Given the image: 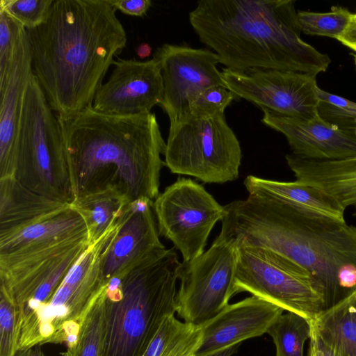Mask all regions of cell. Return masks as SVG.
<instances>
[{
    "label": "cell",
    "mask_w": 356,
    "mask_h": 356,
    "mask_svg": "<svg viewBox=\"0 0 356 356\" xmlns=\"http://www.w3.org/2000/svg\"><path fill=\"white\" fill-rule=\"evenodd\" d=\"M14 356H46L40 346H35L25 349H19Z\"/></svg>",
    "instance_id": "cell-36"
},
{
    "label": "cell",
    "mask_w": 356,
    "mask_h": 356,
    "mask_svg": "<svg viewBox=\"0 0 356 356\" xmlns=\"http://www.w3.org/2000/svg\"><path fill=\"white\" fill-rule=\"evenodd\" d=\"M227 88L259 106L285 116L304 120L319 115L316 74L275 69L222 71Z\"/></svg>",
    "instance_id": "cell-11"
},
{
    "label": "cell",
    "mask_w": 356,
    "mask_h": 356,
    "mask_svg": "<svg viewBox=\"0 0 356 356\" xmlns=\"http://www.w3.org/2000/svg\"><path fill=\"white\" fill-rule=\"evenodd\" d=\"M239 344L234 345L207 356H232L237 352Z\"/></svg>",
    "instance_id": "cell-38"
},
{
    "label": "cell",
    "mask_w": 356,
    "mask_h": 356,
    "mask_svg": "<svg viewBox=\"0 0 356 356\" xmlns=\"http://www.w3.org/2000/svg\"><path fill=\"white\" fill-rule=\"evenodd\" d=\"M154 201L130 202L119 219L118 231L104 252L102 273L107 284L127 274L153 253L165 249L159 239Z\"/></svg>",
    "instance_id": "cell-14"
},
{
    "label": "cell",
    "mask_w": 356,
    "mask_h": 356,
    "mask_svg": "<svg viewBox=\"0 0 356 356\" xmlns=\"http://www.w3.org/2000/svg\"><path fill=\"white\" fill-rule=\"evenodd\" d=\"M56 116L74 198L112 189L131 202L154 201L166 146L154 113L113 115L90 106Z\"/></svg>",
    "instance_id": "cell-3"
},
{
    "label": "cell",
    "mask_w": 356,
    "mask_h": 356,
    "mask_svg": "<svg viewBox=\"0 0 356 356\" xmlns=\"http://www.w3.org/2000/svg\"><path fill=\"white\" fill-rule=\"evenodd\" d=\"M154 58L160 64L163 83L159 105L170 122L190 114L191 103L204 90L227 88L222 72L217 68L219 58L213 51L164 44L156 49Z\"/></svg>",
    "instance_id": "cell-12"
},
{
    "label": "cell",
    "mask_w": 356,
    "mask_h": 356,
    "mask_svg": "<svg viewBox=\"0 0 356 356\" xmlns=\"http://www.w3.org/2000/svg\"><path fill=\"white\" fill-rule=\"evenodd\" d=\"M54 0H1L0 10L6 12L26 29L43 24Z\"/></svg>",
    "instance_id": "cell-30"
},
{
    "label": "cell",
    "mask_w": 356,
    "mask_h": 356,
    "mask_svg": "<svg viewBox=\"0 0 356 356\" xmlns=\"http://www.w3.org/2000/svg\"><path fill=\"white\" fill-rule=\"evenodd\" d=\"M84 237H88L86 222L70 204L46 219L0 237V254Z\"/></svg>",
    "instance_id": "cell-21"
},
{
    "label": "cell",
    "mask_w": 356,
    "mask_h": 356,
    "mask_svg": "<svg viewBox=\"0 0 356 356\" xmlns=\"http://www.w3.org/2000/svg\"><path fill=\"white\" fill-rule=\"evenodd\" d=\"M164 156L165 165L173 174L224 184L238 179L242 151L225 113H190L170 122Z\"/></svg>",
    "instance_id": "cell-7"
},
{
    "label": "cell",
    "mask_w": 356,
    "mask_h": 356,
    "mask_svg": "<svg viewBox=\"0 0 356 356\" xmlns=\"http://www.w3.org/2000/svg\"><path fill=\"white\" fill-rule=\"evenodd\" d=\"M337 40L353 51L356 50V13L352 14L345 31Z\"/></svg>",
    "instance_id": "cell-34"
},
{
    "label": "cell",
    "mask_w": 356,
    "mask_h": 356,
    "mask_svg": "<svg viewBox=\"0 0 356 356\" xmlns=\"http://www.w3.org/2000/svg\"><path fill=\"white\" fill-rule=\"evenodd\" d=\"M312 323L293 312L282 314L267 332L276 347V356H303V347L312 334Z\"/></svg>",
    "instance_id": "cell-26"
},
{
    "label": "cell",
    "mask_w": 356,
    "mask_h": 356,
    "mask_svg": "<svg viewBox=\"0 0 356 356\" xmlns=\"http://www.w3.org/2000/svg\"><path fill=\"white\" fill-rule=\"evenodd\" d=\"M284 309L255 296L227 305L200 325L202 344L196 356H207L267 332Z\"/></svg>",
    "instance_id": "cell-16"
},
{
    "label": "cell",
    "mask_w": 356,
    "mask_h": 356,
    "mask_svg": "<svg viewBox=\"0 0 356 356\" xmlns=\"http://www.w3.org/2000/svg\"><path fill=\"white\" fill-rule=\"evenodd\" d=\"M353 56L354 63H355V69H356V54H353Z\"/></svg>",
    "instance_id": "cell-39"
},
{
    "label": "cell",
    "mask_w": 356,
    "mask_h": 356,
    "mask_svg": "<svg viewBox=\"0 0 356 356\" xmlns=\"http://www.w3.org/2000/svg\"><path fill=\"white\" fill-rule=\"evenodd\" d=\"M25 32L22 25L0 10V81L10 73Z\"/></svg>",
    "instance_id": "cell-28"
},
{
    "label": "cell",
    "mask_w": 356,
    "mask_h": 356,
    "mask_svg": "<svg viewBox=\"0 0 356 356\" xmlns=\"http://www.w3.org/2000/svg\"><path fill=\"white\" fill-rule=\"evenodd\" d=\"M317 93L320 100L318 111L322 118L341 128L355 129L356 102L321 88Z\"/></svg>",
    "instance_id": "cell-29"
},
{
    "label": "cell",
    "mask_w": 356,
    "mask_h": 356,
    "mask_svg": "<svg viewBox=\"0 0 356 356\" xmlns=\"http://www.w3.org/2000/svg\"><path fill=\"white\" fill-rule=\"evenodd\" d=\"M116 10L131 16L143 17L152 6L150 0H108Z\"/></svg>",
    "instance_id": "cell-33"
},
{
    "label": "cell",
    "mask_w": 356,
    "mask_h": 356,
    "mask_svg": "<svg viewBox=\"0 0 356 356\" xmlns=\"http://www.w3.org/2000/svg\"><path fill=\"white\" fill-rule=\"evenodd\" d=\"M311 323L312 332L337 356H356V289Z\"/></svg>",
    "instance_id": "cell-22"
},
{
    "label": "cell",
    "mask_w": 356,
    "mask_h": 356,
    "mask_svg": "<svg viewBox=\"0 0 356 356\" xmlns=\"http://www.w3.org/2000/svg\"><path fill=\"white\" fill-rule=\"evenodd\" d=\"M297 13L293 0H201L188 17L227 69L325 72L331 60L301 39Z\"/></svg>",
    "instance_id": "cell-4"
},
{
    "label": "cell",
    "mask_w": 356,
    "mask_h": 356,
    "mask_svg": "<svg viewBox=\"0 0 356 356\" xmlns=\"http://www.w3.org/2000/svg\"><path fill=\"white\" fill-rule=\"evenodd\" d=\"M33 76L25 32L7 77L0 81V178L15 177L19 122L24 95Z\"/></svg>",
    "instance_id": "cell-17"
},
{
    "label": "cell",
    "mask_w": 356,
    "mask_h": 356,
    "mask_svg": "<svg viewBox=\"0 0 356 356\" xmlns=\"http://www.w3.org/2000/svg\"><path fill=\"white\" fill-rule=\"evenodd\" d=\"M181 265L175 248H165L106 284L103 356L143 355L164 318L176 312Z\"/></svg>",
    "instance_id": "cell-5"
},
{
    "label": "cell",
    "mask_w": 356,
    "mask_h": 356,
    "mask_svg": "<svg viewBox=\"0 0 356 356\" xmlns=\"http://www.w3.org/2000/svg\"><path fill=\"white\" fill-rule=\"evenodd\" d=\"M70 206L31 191L15 177L0 178V237L14 234Z\"/></svg>",
    "instance_id": "cell-18"
},
{
    "label": "cell",
    "mask_w": 356,
    "mask_h": 356,
    "mask_svg": "<svg viewBox=\"0 0 356 356\" xmlns=\"http://www.w3.org/2000/svg\"><path fill=\"white\" fill-rule=\"evenodd\" d=\"M319 350L321 356H337V355L323 343L312 330L310 339Z\"/></svg>",
    "instance_id": "cell-35"
},
{
    "label": "cell",
    "mask_w": 356,
    "mask_h": 356,
    "mask_svg": "<svg viewBox=\"0 0 356 356\" xmlns=\"http://www.w3.org/2000/svg\"><path fill=\"white\" fill-rule=\"evenodd\" d=\"M355 51L356 52V50Z\"/></svg>",
    "instance_id": "cell-41"
},
{
    "label": "cell",
    "mask_w": 356,
    "mask_h": 356,
    "mask_svg": "<svg viewBox=\"0 0 356 356\" xmlns=\"http://www.w3.org/2000/svg\"><path fill=\"white\" fill-rule=\"evenodd\" d=\"M237 246L218 236L199 257L181 262L176 312L184 322L202 325L220 313L232 297Z\"/></svg>",
    "instance_id": "cell-10"
},
{
    "label": "cell",
    "mask_w": 356,
    "mask_h": 356,
    "mask_svg": "<svg viewBox=\"0 0 356 356\" xmlns=\"http://www.w3.org/2000/svg\"><path fill=\"white\" fill-rule=\"evenodd\" d=\"M224 207L218 236L270 250L307 270L322 290L324 310L356 289V226L259 194Z\"/></svg>",
    "instance_id": "cell-2"
},
{
    "label": "cell",
    "mask_w": 356,
    "mask_h": 356,
    "mask_svg": "<svg viewBox=\"0 0 356 356\" xmlns=\"http://www.w3.org/2000/svg\"><path fill=\"white\" fill-rule=\"evenodd\" d=\"M296 180L323 189L345 209H353L356 217V157L336 161H317L293 154L285 156Z\"/></svg>",
    "instance_id": "cell-19"
},
{
    "label": "cell",
    "mask_w": 356,
    "mask_h": 356,
    "mask_svg": "<svg viewBox=\"0 0 356 356\" xmlns=\"http://www.w3.org/2000/svg\"><path fill=\"white\" fill-rule=\"evenodd\" d=\"M108 81L95 93L92 107L104 114L151 113L163 97L161 69L154 57L146 61L118 58Z\"/></svg>",
    "instance_id": "cell-13"
},
{
    "label": "cell",
    "mask_w": 356,
    "mask_h": 356,
    "mask_svg": "<svg viewBox=\"0 0 356 356\" xmlns=\"http://www.w3.org/2000/svg\"><path fill=\"white\" fill-rule=\"evenodd\" d=\"M105 288L81 322L76 342L62 356H103L108 312Z\"/></svg>",
    "instance_id": "cell-25"
},
{
    "label": "cell",
    "mask_w": 356,
    "mask_h": 356,
    "mask_svg": "<svg viewBox=\"0 0 356 356\" xmlns=\"http://www.w3.org/2000/svg\"><path fill=\"white\" fill-rule=\"evenodd\" d=\"M355 136H356V127L355 129Z\"/></svg>",
    "instance_id": "cell-40"
},
{
    "label": "cell",
    "mask_w": 356,
    "mask_h": 356,
    "mask_svg": "<svg viewBox=\"0 0 356 356\" xmlns=\"http://www.w3.org/2000/svg\"><path fill=\"white\" fill-rule=\"evenodd\" d=\"M18 321L15 302L0 289V356H14L18 350Z\"/></svg>",
    "instance_id": "cell-31"
},
{
    "label": "cell",
    "mask_w": 356,
    "mask_h": 356,
    "mask_svg": "<svg viewBox=\"0 0 356 356\" xmlns=\"http://www.w3.org/2000/svg\"><path fill=\"white\" fill-rule=\"evenodd\" d=\"M262 123L282 134L291 154L303 159L336 161L356 157L355 129L331 124L320 115L311 120L285 116L262 108Z\"/></svg>",
    "instance_id": "cell-15"
},
{
    "label": "cell",
    "mask_w": 356,
    "mask_h": 356,
    "mask_svg": "<svg viewBox=\"0 0 356 356\" xmlns=\"http://www.w3.org/2000/svg\"><path fill=\"white\" fill-rule=\"evenodd\" d=\"M238 99L227 88L213 86L199 93L190 106L191 114L195 116H208L225 113L231 102Z\"/></svg>",
    "instance_id": "cell-32"
},
{
    "label": "cell",
    "mask_w": 356,
    "mask_h": 356,
    "mask_svg": "<svg viewBox=\"0 0 356 356\" xmlns=\"http://www.w3.org/2000/svg\"><path fill=\"white\" fill-rule=\"evenodd\" d=\"M353 13L346 8L332 6L327 13L301 10L297 13L301 32L337 40L345 31Z\"/></svg>",
    "instance_id": "cell-27"
},
{
    "label": "cell",
    "mask_w": 356,
    "mask_h": 356,
    "mask_svg": "<svg viewBox=\"0 0 356 356\" xmlns=\"http://www.w3.org/2000/svg\"><path fill=\"white\" fill-rule=\"evenodd\" d=\"M108 0H54L46 21L26 29L33 76L57 115L92 106L127 34Z\"/></svg>",
    "instance_id": "cell-1"
},
{
    "label": "cell",
    "mask_w": 356,
    "mask_h": 356,
    "mask_svg": "<svg viewBox=\"0 0 356 356\" xmlns=\"http://www.w3.org/2000/svg\"><path fill=\"white\" fill-rule=\"evenodd\" d=\"M248 292L311 322L324 311L321 289L310 273L268 249L237 246L232 296Z\"/></svg>",
    "instance_id": "cell-8"
},
{
    "label": "cell",
    "mask_w": 356,
    "mask_h": 356,
    "mask_svg": "<svg viewBox=\"0 0 356 356\" xmlns=\"http://www.w3.org/2000/svg\"><path fill=\"white\" fill-rule=\"evenodd\" d=\"M15 177L47 197L68 204L74 200L60 124L33 75L24 98Z\"/></svg>",
    "instance_id": "cell-6"
},
{
    "label": "cell",
    "mask_w": 356,
    "mask_h": 356,
    "mask_svg": "<svg viewBox=\"0 0 356 356\" xmlns=\"http://www.w3.org/2000/svg\"><path fill=\"white\" fill-rule=\"evenodd\" d=\"M202 341L200 325L167 316L143 356H196Z\"/></svg>",
    "instance_id": "cell-24"
},
{
    "label": "cell",
    "mask_w": 356,
    "mask_h": 356,
    "mask_svg": "<svg viewBox=\"0 0 356 356\" xmlns=\"http://www.w3.org/2000/svg\"><path fill=\"white\" fill-rule=\"evenodd\" d=\"M131 202L112 190L75 197L70 204L83 217L88 230V243L92 245L113 227Z\"/></svg>",
    "instance_id": "cell-23"
},
{
    "label": "cell",
    "mask_w": 356,
    "mask_h": 356,
    "mask_svg": "<svg viewBox=\"0 0 356 356\" xmlns=\"http://www.w3.org/2000/svg\"><path fill=\"white\" fill-rule=\"evenodd\" d=\"M159 234L170 240L183 262L204 252L208 238L225 216L220 205L204 187L190 178L179 177L153 203Z\"/></svg>",
    "instance_id": "cell-9"
},
{
    "label": "cell",
    "mask_w": 356,
    "mask_h": 356,
    "mask_svg": "<svg viewBox=\"0 0 356 356\" xmlns=\"http://www.w3.org/2000/svg\"><path fill=\"white\" fill-rule=\"evenodd\" d=\"M137 56L143 59L150 56L152 47L147 43H142L136 49Z\"/></svg>",
    "instance_id": "cell-37"
},
{
    "label": "cell",
    "mask_w": 356,
    "mask_h": 356,
    "mask_svg": "<svg viewBox=\"0 0 356 356\" xmlns=\"http://www.w3.org/2000/svg\"><path fill=\"white\" fill-rule=\"evenodd\" d=\"M248 194L270 196L302 210L339 220H346V209L331 195L314 185L300 181H281L248 175L244 180Z\"/></svg>",
    "instance_id": "cell-20"
}]
</instances>
